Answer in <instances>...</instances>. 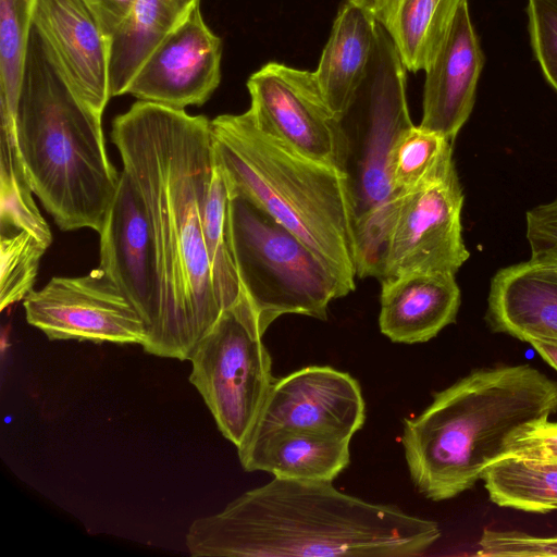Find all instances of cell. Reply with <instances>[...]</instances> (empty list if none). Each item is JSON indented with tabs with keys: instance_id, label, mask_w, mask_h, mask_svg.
<instances>
[{
	"instance_id": "6da1fadb",
	"label": "cell",
	"mask_w": 557,
	"mask_h": 557,
	"mask_svg": "<svg viewBox=\"0 0 557 557\" xmlns=\"http://www.w3.org/2000/svg\"><path fill=\"white\" fill-rule=\"evenodd\" d=\"M111 140L141 190L160 261L163 315L147 352L189 360L223 311L200 220L215 164L211 120L138 100L112 121Z\"/></svg>"
},
{
	"instance_id": "7a4b0ae2",
	"label": "cell",
	"mask_w": 557,
	"mask_h": 557,
	"mask_svg": "<svg viewBox=\"0 0 557 557\" xmlns=\"http://www.w3.org/2000/svg\"><path fill=\"white\" fill-rule=\"evenodd\" d=\"M440 537L435 521L333 482L274 478L194 520L185 543L194 557H414Z\"/></svg>"
},
{
	"instance_id": "3957f363",
	"label": "cell",
	"mask_w": 557,
	"mask_h": 557,
	"mask_svg": "<svg viewBox=\"0 0 557 557\" xmlns=\"http://www.w3.org/2000/svg\"><path fill=\"white\" fill-rule=\"evenodd\" d=\"M556 412L557 382L530 364L474 370L404 419L411 481L431 500L456 497L508 453L515 435Z\"/></svg>"
},
{
	"instance_id": "277c9868",
	"label": "cell",
	"mask_w": 557,
	"mask_h": 557,
	"mask_svg": "<svg viewBox=\"0 0 557 557\" xmlns=\"http://www.w3.org/2000/svg\"><path fill=\"white\" fill-rule=\"evenodd\" d=\"M18 149L33 193L62 231H102L120 175L101 117L72 90L32 25L15 111Z\"/></svg>"
},
{
	"instance_id": "5b68a950",
	"label": "cell",
	"mask_w": 557,
	"mask_h": 557,
	"mask_svg": "<svg viewBox=\"0 0 557 557\" xmlns=\"http://www.w3.org/2000/svg\"><path fill=\"white\" fill-rule=\"evenodd\" d=\"M215 162L228 197L239 196L298 236L352 292L358 240L348 177L261 131L248 110L211 120Z\"/></svg>"
},
{
	"instance_id": "8992f818",
	"label": "cell",
	"mask_w": 557,
	"mask_h": 557,
	"mask_svg": "<svg viewBox=\"0 0 557 557\" xmlns=\"http://www.w3.org/2000/svg\"><path fill=\"white\" fill-rule=\"evenodd\" d=\"M406 66L380 24L368 72L339 119L344 171L352 197L358 240L357 276H375L397 196L388 175L398 136L412 124L406 97Z\"/></svg>"
},
{
	"instance_id": "52a82bcc",
	"label": "cell",
	"mask_w": 557,
	"mask_h": 557,
	"mask_svg": "<svg viewBox=\"0 0 557 557\" xmlns=\"http://www.w3.org/2000/svg\"><path fill=\"white\" fill-rule=\"evenodd\" d=\"M230 245L240 289L262 331L288 313L325 320L349 292L298 236L248 201L228 197Z\"/></svg>"
},
{
	"instance_id": "ba28073f",
	"label": "cell",
	"mask_w": 557,
	"mask_h": 557,
	"mask_svg": "<svg viewBox=\"0 0 557 557\" xmlns=\"http://www.w3.org/2000/svg\"><path fill=\"white\" fill-rule=\"evenodd\" d=\"M263 334L242 292L189 358V382L201 395L221 434L237 448L253 429L274 380Z\"/></svg>"
},
{
	"instance_id": "9c48e42d",
	"label": "cell",
	"mask_w": 557,
	"mask_h": 557,
	"mask_svg": "<svg viewBox=\"0 0 557 557\" xmlns=\"http://www.w3.org/2000/svg\"><path fill=\"white\" fill-rule=\"evenodd\" d=\"M463 200L456 169L398 194L376 277L416 271L456 275L470 257L462 236Z\"/></svg>"
},
{
	"instance_id": "30bf717a",
	"label": "cell",
	"mask_w": 557,
	"mask_h": 557,
	"mask_svg": "<svg viewBox=\"0 0 557 557\" xmlns=\"http://www.w3.org/2000/svg\"><path fill=\"white\" fill-rule=\"evenodd\" d=\"M247 88L248 112L261 131L305 158L344 170L341 124L314 72L269 62L250 75Z\"/></svg>"
},
{
	"instance_id": "8fae6325",
	"label": "cell",
	"mask_w": 557,
	"mask_h": 557,
	"mask_svg": "<svg viewBox=\"0 0 557 557\" xmlns=\"http://www.w3.org/2000/svg\"><path fill=\"white\" fill-rule=\"evenodd\" d=\"M27 322L51 341L139 344L145 323L101 268L75 277L54 276L23 301Z\"/></svg>"
},
{
	"instance_id": "7c38bea8",
	"label": "cell",
	"mask_w": 557,
	"mask_h": 557,
	"mask_svg": "<svg viewBox=\"0 0 557 557\" xmlns=\"http://www.w3.org/2000/svg\"><path fill=\"white\" fill-rule=\"evenodd\" d=\"M119 187L100 236L99 268L119 285L140 314L147 352L163 315V284L148 209L133 175L122 169Z\"/></svg>"
},
{
	"instance_id": "4fadbf2b",
	"label": "cell",
	"mask_w": 557,
	"mask_h": 557,
	"mask_svg": "<svg viewBox=\"0 0 557 557\" xmlns=\"http://www.w3.org/2000/svg\"><path fill=\"white\" fill-rule=\"evenodd\" d=\"M221 58L222 40L203 21L199 2L152 49L126 94L176 110L202 106L220 85Z\"/></svg>"
},
{
	"instance_id": "5bb4252c",
	"label": "cell",
	"mask_w": 557,
	"mask_h": 557,
	"mask_svg": "<svg viewBox=\"0 0 557 557\" xmlns=\"http://www.w3.org/2000/svg\"><path fill=\"white\" fill-rule=\"evenodd\" d=\"M364 420L366 404L354 376L309 366L273 380L250 433L285 428L351 440Z\"/></svg>"
},
{
	"instance_id": "9a60e30c",
	"label": "cell",
	"mask_w": 557,
	"mask_h": 557,
	"mask_svg": "<svg viewBox=\"0 0 557 557\" xmlns=\"http://www.w3.org/2000/svg\"><path fill=\"white\" fill-rule=\"evenodd\" d=\"M32 23L75 95L102 117L111 39L83 0H35Z\"/></svg>"
},
{
	"instance_id": "2e32d148",
	"label": "cell",
	"mask_w": 557,
	"mask_h": 557,
	"mask_svg": "<svg viewBox=\"0 0 557 557\" xmlns=\"http://www.w3.org/2000/svg\"><path fill=\"white\" fill-rule=\"evenodd\" d=\"M483 65L469 3L462 0L442 48L425 70L419 125L454 141L472 112Z\"/></svg>"
},
{
	"instance_id": "e0dca14e",
	"label": "cell",
	"mask_w": 557,
	"mask_h": 557,
	"mask_svg": "<svg viewBox=\"0 0 557 557\" xmlns=\"http://www.w3.org/2000/svg\"><path fill=\"white\" fill-rule=\"evenodd\" d=\"M461 302L455 274L408 272L381 280L379 326L394 343H424L454 323Z\"/></svg>"
},
{
	"instance_id": "ac0fdd59",
	"label": "cell",
	"mask_w": 557,
	"mask_h": 557,
	"mask_svg": "<svg viewBox=\"0 0 557 557\" xmlns=\"http://www.w3.org/2000/svg\"><path fill=\"white\" fill-rule=\"evenodd\" d=\"M349 443V438L276 428L250 433L237 451L243 469L249 472L333 482L350 461Z\"/></svg>"
},
{
	"instance_id": "d6986e66",
	"label": "cell",
	"mask_w": 557,
	"mask_h": 557,
	"mask_svg": "<svg viewBox=\"0 0 557 557\" xmlns=\"http://www.w3.org/2000/svg\"><path fill=\"white\" fill-rule=\"evenodd\" d=\"M379 21L370 0H345L314 71L322 96L339 121L368 72Z\"/></svg>"
},
{
	"instance_id": "ffe728a7",
	"label": "cell",
	"mask_w": 557,
	"mask_h": 557,
	"mask_svg": "<svg viewBox=\"0 0 557 557\" xmlns=\"http://www.w3.org/2000/svg\"><path fill=\"white\" fill-rule=\"evenodd\" d=\"M485 320L493 332L525 343L557 338V278L530 260L498 270L491 281Z\"/></svg>"
},
{
	"instance_id": "44dd1931",
	"label": "cell",
	"mask_w": 557,
	"mask_h": 557,
	"mask_svg": "<svg viewBox=\"0 0 557 557\" xmlns=\"http://www.w3.org/2000/svg\"><path fill=\"white\" fill-rule=\"evenodd\" d=\"M407 71H425L442 48L462 0H370Z\"/></svg>"
},
{
	"instance_id": "7402d4cb",
	"label": "cell",
	"mask_w": 557,
	"mask_h": 557,
	"mask_svg": "<svg viewBox=\"0 0 557 557\" xmlns=\"http://www.w3.org/2000/svg\"><path fill=\"white\" fill-rule=\"evenodd\" d=\"M200 0H135L128 18L111 38V97L126 94L139 66L160 40Z\"/></svg>"
},
{
	"instance_id": "603a6c76",
	"label": "cell",
	"mask_w": 557,
	"mask_h": 557,
	"mask_svg": "<svg viewBox=\"0 0 557 557\" xmlns=\"http://www.w3.org/2000/svg\"><path fill=\"white\" fill-rule=\"evenodd\" d=\"M482 480L499 507L539 513L557 510V463L506 454L486 468Z\"/></svg>"
},
{
	"instance_id": "cb8c5ba5",
	"label": "cell",
	"mask_w": 557,
	"mask_h": 557,
	"mask_svg": "<svg viewBox=\"0 0 557 557\" xmlns=\"http://www.w3.org/2000/svg\"><path fill=\"white\" fill-rule=\"evenodd\" d=\"M455 168L453 141L444 135L411 125L396 139L388 175L395 195L412 191Z\"/></svg>"
},
{
	"instance_id": "d4e9b609",
	"label": "cell",
	"mask_w": 557,
	"mask_h": 557,
	"mask_svg": "<svg viewBox=\"0 0 557 557\" xmlns=\"http://www.w3.org/2000/svg\"><path fill=\"white\" fill-rule=\"evenodd\" d=\"M227 213L228 193L215 162L201 197L200 220L213 284L223 310L234 305L242 295L230 245Z\"/></svg>"
},
{
	"instance_id": "484cf974",
	"label": "cell",
	"mask_w": 557,
	"mask_h": 557,
	"mask_svg": "<svg viewBox=\"0 0 557 557\" xmlns=\"http://www.w3.org/2000/svg\"><path fill=\"white\" fill-rule=\"evenodd\" d=\"M35 0H0V115L15 121Z\"/></svg>"
},
{
	"instance_id": "4316f807",
	"label": "cell",
	"mask_w": 557,
	"mask_h": 557,
	"mask_svg": "<svg viewBox=\"0 0 557 557\" xmlns=\"http://www.w3.org/2000/svg\"><path fill=\"white\" fill-rule=\"evenodd\" d=\"M47 248L29 232H0V310L24 300L33 290Z\"/></svg>"
},
{
	"instance_id": "83f0119b",
	"label": "cell",
	"mask_w": 557,
	"mask_h": 557,
	"mask_svg": "<svg viewBox=\"0 0 557 557\" xmlns=\"http://www.w3.org/2000/svg\"><path fill=\"white\" fill-rule=\"evenodd\" d=\"M33 194L26 176L0 165V232L26 231L49 247L52 234Z\"/></svg>"
},
{
	"instance_id": "f1b7e54d",
	"label": "cell",
	"mask_w": 557,
	"mask_h": 557,
	"mask_svg": "<svg viewBox=\"0 0 557 557\" xmlns=\"http://www.w3.org/2000/svg\"><path fill=\"white\" fill-rule=\"evenodd\" d=\"M527 13L534 55L557 91V0H528Z\"/></svg>"
},
{
	"instance_id": "f546056e",
	"label": "cell",
	"mask_w": 557,
	"mask_h": 557,
	"mask_svg": "<svg viewBox=\"0 0 557 557\" xmlns=\"http://www.w3.org/2000/svg\"><path fill=\"white\" fill-rule=\"evenodd\" d=\"M481 557H557V534L536 536L521 531L485 529L479 541Z\"/></svg>"
},
{
	"instance_id": "4dcf8cb0",
	"label": "cell",
	"mask_w": 557,
	"mask_h": 557,
	"mask_svg": "<svg viewBox=\"0 0 557 557\" xmlns=\"http://www.w3.org/2000/svg\"><path fill=\"white\" fill-rule=\"evenodd\" d=\"M507 454L557 463V422L545 420L521 430L510 441Z\"/></svg>"
},
{
	"instance_id": "1f68e13d",
	"label": "cell",
	"mask_w": 557,
	"mask_h": 557,
	"mask_svg": "<svg viewBox=\"0 0 557 557\" xmlns=\"http://www.w3.org/2000/svg\"><path fill=\"white\" fill-rule=\"evenodd\" d=\"M98 21L108 38L128 18L135 0H83Z\"/></svg>"
},
{
	"instance_id": "d6a6232c",
	"label": "cell",
	"mask_w": 557,
	"mask_h": 557,
	"mask_svg": "<svg viewBox=\"0 0 557 557\" xmlns=\"http://www.w3.org/2000/svg\"><path fill=\"white\" fill-rule=\"evenodd\" d=\"M541 357L557 371V338H530L527 341Z\"/></svg>"
},
{
	"instance_id": "836d02e7",
	"label": "cell",
	"mask_w": 557,
	"mask_h": 557,
	"mask_svg": "<svg viewBox=\"0 0 557 557\" xmlns=\"http://www.w3.org/2000/svg\"><path fill=\"white\" fill-rule=\"evenodd\" d=\"M530 260V259H529ZM548 275L557 278V259L530 260Z\"/></svg>"
}]
</instances>
